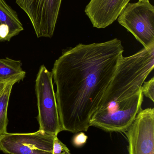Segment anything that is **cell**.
Returning a JSON list of instances; mask_svg holds the SVG:
<instances>
[{"label": "cell", "mask_w": 154, "mask_h": 154, "mask_svg": "<svg viewBox=\"0 0 154 154\" xmlns=\"http://www.w3.org/2000/svg\"><path fill=\"white\" fill-rule=\"evenodd\" d=\"M142 91L143 95L154 102V78L150 80L144 82L142 87Z\"/></svg>", "instance_id": "7c38bea8"}, {"label": "cell", "mask_w": 154, "mask_h": 154, "mask_svg": "<svg viewBox=\"0 0 154 154\" xmlns=\"http://www.w3.org/2000/svg\"><path fill=\"white\" fill-rule=\"evenodd\" d=\"M62 0H16L30 19L38 38L54 34Z\"/></svg>", "instance_id": "5b68a950"}, {"label": "cell", "mask_w": 154, "mask_h": 154, "mask_svg": "<svg viewBox=\"0 0 154 154\" xmlns=\"http://www.w3.org/2000/svg\"><path fill=\"white\" fill-rule=\"evenodd\" d=\"M118 38L64 50L52 71L63 131L87 132L123 57Z\"/></svg>", "instance_id": "6da1fadb"}, {"label": "cell", "mask_w": 154, "mask_h": 154, "mask_svg": "<svg viewBox=\"0 0 154 154\" xmlns=\"http://www.w3.org/2000/svg\"><path fill=\"white\" fill-rule=\"evenodd\" d=\"M52 74L42 66L35 81L39 130L57 136L62 130L58 111Z\"/></svg>", "instance_id": "3957f363"}, {"label": "cell", "mask_w": 154, "mask_h": 154, "mask_svg": "<svg viewBox=\"0 0 154 154\" xmlns=\"http://www.w3.org/2000/svg\"><path fill=\"white\" fill-rule=\"evenodd\" d=\"M117 19L144 48L154 46V6L149 1L129 3Z\"/></svg>", "instance_id": "277c9868"}, {"label": "cell", "mask_w": 154, "mask_h": 154, "mask_svg": "<svg viewBox=\"0 0 154 154\" xmlns=\"http://www.w3.org/2000/svg\"><path fill=\"white\" fill-rule=\"evenodd\" d=\"M0 25H5L10 30L11 38L24 30L22 24L16 12L5 0H0Z\"/></svg>", "instance_id": "9c48e42d"}, {"label": "cell", "mask_w": 154, "mask_h": 154, "mask_svg": "<svg viewBox=\"0 0 154 154\" xmlns=\"http://www.w3.org/2000/svg\"><path fill=\"white\" fill-rule=\"evenodd\" d=\"M53 154H71L69 149L58 138H54L53 145Z\"/></svg>", "instance_id": "4fadbf2b"}, {"label": "cell", "mask_w": 154, "mask_h": 154, "mask_svg": "<svg viewBox=\"0 0 154 154\" xmlns=\"http://www.w3.org/2000/svg\"><path fill=\"white\" fill-rule=\"evenodd\" d=\"M154 67V46L120 59L96 113L91 126L124 133L142 110V87Z\"/></svg>", "instance_id": "7a4b0ae2"}, {"label": "cell", "mask_w": 154, "mask_h": 154, "mask_svg": "<svg viewBox=\"0 0 154 154\" xmlns=\"http://www.w3.org/2000/svg\"><path fill=\"white\" fill-rule=\"evenodd\" d=\"M21 80L15 78L9 80L0 95V139L7 134V127L8 124L7 110L10 96L13 86Z\"/></svg>", "instance_id": "30bf717a"}, {"label": "cell", "mask_w": 154, "mask_h": 154, "mask_svg": "<svg viewBox=\"0 0 154 154\" xmlns=\"http://www.w3.org/2000/svg\"><path fill=\"white\" fill-rule=\"evenodd\" d=\"M128 154H154V109H142L124 132Z\"/></svg>", "instance_id": "52a82bcc"}, {"label": "cell", "mask_w": 154, "mask_h": 154, "mask_svg": "<svg viewBox=\"0 0 154 154\" xmlns=\"http://www.w3.org/2000/svg\"><path fill=\"white\" fill-rule=\"evenodd\" d=\"M57 136L39 129L32 133H7L0 139V150L7 154H53Z\"/></svg>", "instance_id": "8992f818"}, {"label": "cell", "mask_w": 154, "mask_h": 154, "mask_svg": "<svg viewBox=\"0 0 154 154\" xmlns=\"http://www.w3.org/2000/svg\"><path fill=\"white\" fill-rule=\"evenodd\" d=\"M131 0H90L85 12L93 27L104 29L117 20Z\"/></svg>", "instance_id": "ba28073f"}, {"label": "cell", "mask_w": 154, "mask_h": 154, "mask_svg": "<svg viewBox=\"0 0 154 154\" xmlns=\"http://www.w3.org/2000/svg\"><path fill=\"white\" fill-rule=\"evenodd\" d=\"M9 81H8L0 82V95H1V93L2 92V91H3L4 89L5 85H6V83H7Z\"/></svg>", "instance_id": "9a60e30c"}, {"label": "cell", "mask_w": 154, "mask_h": 154, "mask_svg": "<svg viewBox=\"0 0 154 154\" xmlns=\"http://www.w3.org/2000/svg\"><path fill=\"white\" fill-rule=\"evenodd\" d=\"M87 136L83 132H78L76 134L72 139V144L77 148H80L84 146L86 143Z\"/></svg>", "instance_id": "5bb4252c"}, {"label": "cell", "mask_w": 154, "mask_h": 154, "mask_svg": "<svg viewBox=\"0 0 154 154\" xmlns=\"http://www.w3.org/2000/svg\"><path fill=\"white\" fill-rule=\"evenodd\" d=\"M139 1H149V0H139Z\"/></svg>", "instance_id": "2e32d148"}, {"label": "cell", "mask_w": 154, "mask_h": 154, "mask_svg": "<svg viewBox=\"0 0 154 154\" xmlns=\"http://www.w3.org/2000/svg\"><path fill=\"white\" fill-rule=\"evenodd\" d=\"M22 65L20 60L9 58L0 59V82L8 81L15 78L23 80L26 72L23 70Z\"/></svg>", "instance_id": "8fae6325"}]
</instances>
